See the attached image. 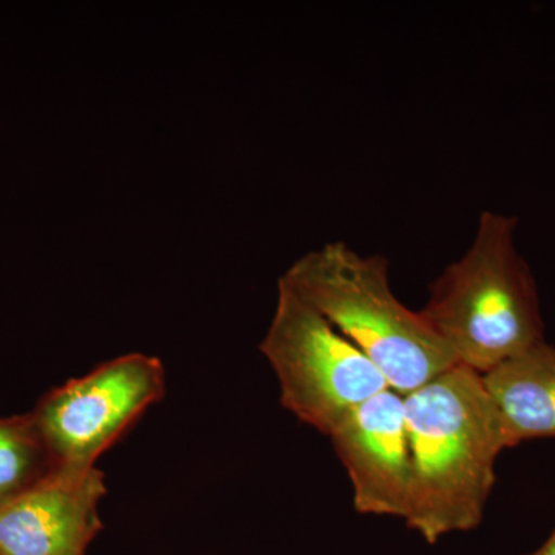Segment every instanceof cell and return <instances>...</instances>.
Instances as JSON below:
<instances>
[{
	"mask_svg": "<svg viewBox=\"0 0 555 555\" xmlns=\"http://www.w3.org/2000/svg\"><path fill=\"white\" fill-rule=\"evenodd\" d=\"M518 218L485 210L465 254L429 287L420 310L456 364L486 375L546 341L531 266L516 244Z\"/></svg>",
	"mask_w": 555,
	"mask_h": 555,
	"instance_id": "7a4b0ae2",
	"label": "cell"
},
{
	"mask_svg": "<svg viewBox=\"0 0 555 555\" xmlns=\"http://www.w3.org/2000/svg\"><path fill=\"white\" fill-rule=\"evenodd\" d=\"M526 555H555V529L553 534L547 537L545 543L542 546L537 547L534 553H529Z\"/></svg>",
	"mask_w": 555,
	"mask_h": 555,
	"instance_id": "30bf717a",
	"label": "cell"
},
{
	"mask_svg": "<svg viewBox=\"0 0 555 555\" xmlns=\"http://www.w3.org/2000/svg\"><path fill=\"white\" fill-rule=\"evenodd\" d=\"M328 438L349 476L357 513L404 521L412 491L404 397L386 389L369 398Z\"/></svg>",
	"mask_w": 555,
	"mask_h": 555,
	"instance_id": "8992f818",
	"label": "cell"
},
{
	"mask_svg": "<svg viewBox=\"0 0 555 555\" xmlns=\"http://www.w3.org/2000/svg\"><path fill=\"white\" fill-rule=\"evenodd\" d=\"M107 494L96 467H54L30 489L0 505V555H86L102 529Z\"/></svg>",
	"mask_w": 555,
	"mask_h": 555,
	"instance_id": "52a82bcc",
	"label": "cell"
},
{
	"mask_svg": "<svg viewBox=\"0 0 555 555\" xmlns=\"http://www.w3.org/2000/svg\"><path fill=\"white\" fill-rule=\"evenodd\" d=\"M164 392L159 358L127 353L51 390L31 415L54 466L90 469Z\"/></svg>",
	"mask_w": 555,
	"mask_h": 555,
	"instance_id": "5b68a950",
	"label": "cell"
},
{
	"mask_svg": "<svg viewBox=\"0 0 555 555\" xmlns=\"http://www.w3.org/2000/svg\"><path fill=\"white\" fill-rule=\"evenodd\" d=\"M412 460L411 506L404 518L429 545L481 525L509 449L499 409L483 377L448 369L404 397Z\"/></svg>",
	"mask_w": 555,
	"mask_h": 555,
	"instance_id": "6da1fadb",
	"label": "cell"
},
{
	"mask_svg": "<svg viewBox=\"0 0 555 555\" xmlns=\"http://www.w3.org/2000/svg\"><path fill=\"white\" fill-rule=\"evenodd\" d=\"M259 350L275 372L283 408L327 437L364 401L390 389L357 346L281 281Z\"/></svg>",
	"mask_w": 555,
	"mask_h": 555,
	"instance_id": "277c9868",
	"label": "cell"
},
{
	"mask_svg": "<svg viewBox=\"0 0 555 555\" xmlns=\"http://www.w3.org/2000/svg\"><path fill=\"white\" fill-rule=\"evenodd\" d=\"M499 409L507 444L555 438V347L540 343L481 375Z\"/></svg>",
	"mask_w": 555,
	"mask_h": 555,
	"instance_id": "ba28073f",
	"label": "cell"
},
{
	"mask_svg": "<svg viewBox=\"0 0 555 555\" xmlns=\"http://www.w3.org/2000/svg\"><path fill=\"white\" fill-rule=\"evenodd\" d=\"M280 281L357 346L400 396L456 366L425 317L393 294L383 255L332 241L302 255Z\"/></svg>",
	"mask_w": 555,
	"mask_h": 555,
	"instance_id": "3957f363",
	"label": "cell"
},
{
	"mask_svg": "<svg viewBox=\"0 0 555 555\" xmlns=\"http://www.w3.org/2000/svg\"><path fill=\"white\" fill-rule=\"evenodd\" d=\"M54 467L31 414L0 418V505L30 489Z\"/></svg>",
	"mask_w": 555,
	"mask_h": 555,
	"instance_id": "9c48e42d",
	"label": "cell"
}]
</instances>
